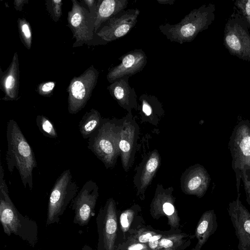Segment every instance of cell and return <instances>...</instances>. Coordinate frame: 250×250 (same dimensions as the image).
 <instances>
[{
	"mask_svg": "<svg viewBox=\"0 0 250 250\" xmlns=\"http://www.w3.org/2000/svg\"><path fill=\"white\" fill-rule=\"evenodd\" d=\"M7 150L6 161L11 173L15 167L18 170L24 188H33V170L37 161L32 149L17 123L10 119L7 125Z\"/></svg>",
	"mask_w": 250,
	"mask_h": 250,
	"instance_id": "1",
	"label": "cell"
},
{
	"mask_svg": "<svg viewBox=\"0 0 250 250\" xmlns=\"http://www.w3.org/2000/svg\"><path fill=\"white\" fill-rule=\"evenodd\" d=\"M0 220L3 231L7 235L19 236L34 247L38 241V228L36 222L21 214L16 208L9 195L1 164L0 166Z\"/></svg>",
	"mask_w": 250,
	"mask_h": 250,
	"instance_id": "2",
	"label": "cell"
},
{
	"mask_svg": "<svg viewBox=\"0 0 250 250\" xmlns=\"http://www.w3.org/2000/svg\"><path fill=\"white\" fill-rule=\"evenodd\" d=\"M215 4H204L191 10L179 22L161 24L159 30L171 42H191L200 32L208 28L215 20Z\"/></svg>",
	"mask_w": 250,
	"mask_h": 250,
	"instance_id": "3",
	"label": "cell"
},
{
	"mask_svg": "<svg viewBox=\"0 0 250 250\" xmlns=\"http://www.w3.org/2000/svg\"><path fill=\"white\" fill-rule=\"evenodd\" d=\"M112 121L103 119L88 141V148L106 168L113 167L120 155L119 142L121 124Z\"/></svg>",
	"mask_w": 250,
	"mask_h": 250,
	"instance_id": "4",
	"label": "cell"
},
{
	"mask_svg": "<svg viewBox=\"0 0 250 250\" xmlns=\"http://www.w3.org/2000/svg\"><path fill=\"white\" fill-rule=\"evenodd\" d=\"M231 166L235 174L236 186L239 193L243 171L250 173V121L241 119L235 125L229 142Z\"/></svg>",
	"mask_w": 250,
	"mask_h": 250,
	"instance_id": "5",
	"label": "cell"
},
{
	"mask_svg": "<svg viewBox=\"0 0 250 250\" xmlns=\"http://www.w3.org/2000/svg\"><path fill=\"white\" fill-rule=\"evenodd\" d=\"M233 10L225 25L223 45L231 55L250 62V27L234 7Z\"/></svg>",
	"mask_w": 250,
	"mask_h": 250,
	"instance_id": "6",
	"label": "cell"
},
{
	"mask_svg": "<svg viewBox=\"0 0 250 250\" xmlns=\"http://www.w3.org/2000/svg\"><path fill=\"white\" fill-rule=\"evenodd\" d=\"M79 187L69 169L64 170L56 181L50 193L46 225L58 223L67 206L78 193Z\"/></svg>",
	"mask_w": 250,
	"mask_h": 250,
	"instance_id": "7",
	"label": "cell"
},
{
	"mask_svg": "<svg viewBox=\"0 0 250 250\" xmlns=\"http://www.w3.org/2000/svg\"><path fill=\"white\" fill-rule=\"evenodd\" d=\"M99 76V71L91 65L81 75L74 77L71 80L67 88L69 113L76 114L85 106L96 85Z\"/></svg>",
	"mask_w": 250,
	"mask_h": 250,
	"instance_id": "8",
	"label": "cell"
},
{
	"mask_svg": "<svg viewBox=\"0 0 250 250\" xmlns=\"http://www.w3.org/2000/svg\"><path fill=\"white\" fill-rule=\"evenodd\" d=\"M72 6L68 12V26L75 41L73 47L82 46L93 39L95 18L88 10L76 0H72Z\"/></svg>",
	"mask_w": 250,
	"mask_h": 250,
	"instance_id": "9",
	"label": "cell"
},
{
	"mask_svg": "<svg viewBox=\"0 0 250 250\" xmlns=\"http://www.w3.org/2000/svg\"><path fill=\"white\" fill-rule=\"evenodd\" d=\"M96 222L99 235L97 250H114L118 222L116 203L113 198L108 199L100 208Z\"/></svg>",
	"mask_w": 250,
	"mask_h": 250,
	"instance_id": "10",
	"label": "cell"
},
{
	"mask_svg": "<svg viewBox=\"0 0 250 250\" xmlns=\"http://www.w3.org/2000/svg\"><path fill=\"white\" fill-rule=\"evenodd\" d=\"M98 197L97 184L91 180L87 181L73 200L72 209L74 212V224L81 227L88 224L94 214Z\"/></svg>",
	"mask_w": 250,
	"mask_h": 250,
	"instance_id": "11",
	"label": "cell"
},
{
	"mask_svg": "<svg viewBox=\"0 0 250 250\" xmlns=\"http://www.w3.org/2000/svg\"><path fill=\"white\" fill-rule=\"evenodd\" d=\"M140 12L137 8L122 11L104 23L96 35L105 43L125 36L136 25Z\"/></svg>",
	"mask_w": 250,
	"mask_h": 250,
	"instance_id": "12",
	"label": "cell"
},
{
	"mask_svg": "<svg viewBox=\"0 0 250 250\" xmlns=\"http://www.w3.org/2000/svg\"><path fill=\"white\" fill-rule=\"evenodd\" d=\"M240 193L230 202L229 215L238 240V250H250V212L240 200Z\"/></svg>",
	"mask_w": 250,
	"mask_h": 250,
	"instance_id": "13",
	"label": "cell"
},
{
	"mask_svg": "<svg viewBox=\"0 0 250 250\" xmlns=\"http://www.w3.org/2000/svg\"><path fill=\"white\" fill-rule=\"evenodd\" d=\"M173 190L172 188L165 189L162 185H158L150 205V211L155 219L166 216L168 225L172 229H176L180 226V217L172 195Z\"/></svg>",
	"mask_w": 250,
	"mask_h": 250,
	"instance_id": "14",
	"label": "cell"
},
{
	"mask_svg": "<svg viewBox=\"0 0 250 250\" xmlns=\"http://www.w3.org/2000/svg\"><path fill=\"white\" fill-rule=\"evenodd\" d=\"M131 117V113H128L121 124L119 135V147L122 165L125 171L133 163L138 134V126Z\"/></svg>",
	"mask_w": 250,
	"mask_h": 250,
	"instance_id": "15",
	"label": "cell"
},
{
	"mask_svg": "<svg viewBox=\"0 0 250 250\" xmlns=\"http://www.w3.org/2000/svg\"><path fill=\"white\" fill-rule=\"evenodd\" d=\"M121 62L112 68L106 75L107 81L112 83L125 76H131L143 70L147 63V57L142 49L131 50L123 55Z\"/></svg>",
	"mask_w": 250,
	"mask_h": 250,
	"instance_id": "16",
	"label": "cell"
},
{
	"mask_svg": "<svg viewBox=\"0 0 250 250\" xmlns=\"http://www.w3.org/2000/svg\"><path fill=\"white\" fill-rule=\"evenodd\" d=\"M210 177L206 169L196 164L187 169L181 177V188L187 194L201 198L206 193L210 182Z\"/></svg>",
	"mask_w": 250,
	"mask_h": 250,
	"instance_id": "17",
	"label": "cell"
},
{
	"mask_svg": "<svg viewBox=\"0 0 250 250\" xmlns=\"http://www.w3.org/2000/svg\"><path fill=\"white\" fill-rule=\"evenodd\" d=\"M129 77L125 76L116 80L107 89L120 106L131 113L132 109H137L138 104L135 89L129 84Z\"/></svg>",
	"mask_w": 250,
	"mask_h": 250,
	"instance_id": "18",
	"label": "cell"
},
{
	"mask_svg": "<svg viewBox=\"0 0 250 250\" xmlns=\"http://www.w3.org/2000/svg\"><path fill=\"white\" fill-rule=\"evenodd\" d=\"M20 74L19 62L16 52L7 69L2 72L0 69V87L4 94L1 100L9 101L17 100L19 98Z\"/></svg>",
	"mask_w": 250,
	"mask_h": 250,
	"instance_id": "19",
	"label": "cell"
},
{
	"mask_svg": "<svg viewBox=\"0 0 250 250\" xmlns=\"http://www.w3.org/2000/svg\"><path fill=\"white\" fill-rule=\"evenodd\" d=\"M160 163V157L157 150H155L146 157L138 167L134 182L137 189V195L142 200L144 193L157 170Z\"/></svg>",
	"mask_w": 250,
	"mask_h": 250,
	"instance_id": "20",
	"label": "cell"
},
{
	"mask_svg": "<svg viewBox=\"0 0 250 250\" xmlns=\"http://www.w3.org/2000/svg\"><path fill=\"white\" fill-rule=\"evenodd\" d=\"M218 228L217 217L213 209L204 212L201 216L195 231L197 243L193 250H200Z\"/></svg>",
	"mask_w": 250,
	"mask_h": 250,
	"instance_id": "21",
	"label": "cell"
},
{
	"mask_svg": "<svg viewBox=\"0 0 250 250\" xmlns=\"http://www.w3.org/2000/svg\"><path fill=\"white\" fill-rule=\"evenodd\" d=\"M128 3L127 0H98L95 21V33L109 19L124 10Z\"/></svg>",
	"mask_w": 250,
	"mask_h": 250,
	"instance_id": "22",
	"label": "cell"
},
{
	"mask_svg": "<svg viewBox=\"0 0 250 250\" xmlns=\"http://www.w3.org/2000/svg\"><path fill=\"white\" fill-rule=\"evenodd\" d=\"M139 101L140 104H138L137 109L140 111L143 119L154 121V119L158 120L164 114L162 104L155 96L143 94L139 97Z\"/></svg>",
	"mask_w": 250,
	"mask_h": 250,
	"instance_id": "23",
	"label": "cell"
},
{
	"mask_svg": "<svg viewBox=\"0 0 250 250\" xmlns=\"http://www.w3.org/2000/svg\"><path fill=\"white\" fill-rule=\"evenodd\" d=\"M103 119L100 112L93 108L86 112L80 122V132L84 139L89 138L100 126Z\"/></svg>",
	"mask_w": 250,
	"mask_h": 250,
	"instance_id": "24",
	"label": "cell"
},
{
	"mask_svg": "<svg viewBox=\"0 0 250 250\" xmlns=\"http://www.w3.org/2000/svg\"><path fill=\"white\" fill-rule=\"evenodd\" d=\"M17 22L21 40L27 49H30L32 35L30 24L24 18H19Z\"/></svg>",
	"mask_w": 250,
	"mask_h": 250,
	"instance_id": "25",
	"label": "cell"
},
{
	"mask_svg": "<svg viewBox=\"0 0 250 250\" xmlns=\"http://www.w3.org/2000/svg\"><path fill=\"white\" fill-rule=\"evenodd\" d=\"M186 236L184 233L165 234L160 240L157 250L177 248L182 244L183 239Z\"/></svg>",
	"mask_w": 250,
	"mask_h": 250,
	"instance_id": "26",
	"label": "cell"
},
{
	"mask_svg": "<svg viewBox=\"0 0 250 250\" xmlns=\"http://www.w3.org/2000/svg\"><path fill=\"white\" fill-rule=\"evenodd\" d=\"M36 123L40 131L43 135L51 138H56L58 137L54 125L44 116L38 115Z\"/></svg>",
	"mask_w": 250,
	"mask_h": 250,
	"instance_id": "27",
	"label": "cell"
},
{
	"mask_svg": "<svg viewBox=\"0 0 250 250\" xmlns=\"http://www.w3.org/2000/svg\"><path fill=\"white\" fill-rule=\"evenodd\" d=\"M45 5L50 17L57 22L62 15V1L61 0H48L45 1Z\"/></svg>",
	"mask_w": 250,
	"mask_h": 250,
	"instance_id": "28",
	"label": "cell"
},
{
	"mask_svg": "<svg viewBox=\"0 0 250 250\" xmlns=\"http://www.w3.org/2000/svg\"><path fill=\"white\" fill-rule=\"evenodd\" d=\"M157 234L155 231L146 230L144 229H138L129 238V241L147 244L150 238Z\"/></svg>",
	"mask_w": 250,
	"mask_h": 250,
	"instance_id": "29",
	"label": "cell"
},
{
	"mask_svg": "<svg viewBox=\"0 0 250 250\" xmlns=\"http://www.w3.org/2000/svg\"><path fill=\"white\" fill-rule=\"evenodd\" d=\"M135 212L133 209H127L124 211L120 217V228L123 232L129 229L134 217Z\"/></svg>",
	"mask_w": 250,
	"mask_h": 250,
	"instance_id": "30",
	"label": "cell"
},
{
	"mask_svg": "<svg viewBox=\"0 0 250 250\" xmlns=\"http://www.w3.org/2000/svg\"><path fill=\"white\" fill-rule=\"evenodd\" d=\"M234 7L244 18L250 27V0H237Z\"/></svg>",
	"mask_w": 250,
	"mask_h": 250,
	"instance_id": "31",
	"label": "cell"
},
{
	"mask_svg": "<svg viewBox=\"0 0 250 250\" xmlns=\"http://www.w3.org/2000/svg\"><path fill=\"white\" fill-rule=\"evenodd\" d=\"M55 82H44L38 85L36 91L40 95L45 97L50 96L55 87Z\"/></svg>",
	"mask_w": 250,
	"mask_h": 250,
	"instance_id": "32",
	"label": "cell"
},
{
	"mask_svg": "<svg viewBox=\"0 0 250 250\" xmlns=\"http://www.w3.org/2000/svg\"><path fill=\"white\" fill-rule=\"evenodd\" d=\"M246 194V201L250 206V173L244 171L242 174V178Z\"/></svg>",
	"mask_w": 250,
	"mask_h": 250,
	"instance_id": "33",
	"label": "cell"
},
{
	"mask_svg": "<svg viewBox=\"0 0 250 250\" xmlns=\"http://www.w3.org/2000/svg\"><path fill=\"white\" fill-rule=\"evenodd\" d=\"M124 250H150L146 244L129 241Z\"/></svg>",
	"mask_w": 250,
	"mask_h": 250,
	"instance_id": "34",
	"label": "cell"
},
{
	"mask_svg": "<svg viewBox=\"0 0 250 250\" xmlns=\"http://www.w3.org/2000/svg\"><path fill=\"white\" fill-rule=\"evenodd\" d=\"M83 1L87 6L89 12L95 18L96 17L97 10L98 0H84Z\"/></svg>",
	"mask_w": 250,
	"mask_h": 250,
	"instance_id": "35",
	"label": "cell"
},
{
	"mask_svg": "<svg viewBox=\"0 0 250 250\" xmlns=\"http://www.w3.org/2000/svg\"><path fill=\"white\" fill-rule=\"evenodd\" d=\"M28 2V0H15L14 1V7L16 10L21 11L25 4Z\"/></svg>",
	"mask_w": 250,
	"mask_h": 250,
	"instance_id": "36",
	"label": "cell"
},
{
	"mask_svg": "<svg viewBox=\"0 0 250 250\" xmlns=\"http://www.w3.org/2000/svg\"><path fill=\"white\" fill-rule=\"evenodd\" d=\"M160 4L172 5L175 2L174 0H157Z\"/></svg>",
	"mask_w": 250,
	"mask_h": 250,
	"instance_id": "37",
	"label": "cell"
},
{
	"mask_svg": "<svg viewBox=\"0 0 250 250\" xmlns=\"http://www.w3.org/2000/svg\"><path fill=\"white\" fill-rule=\"evenodd\" d=\"M81 250H94L90 247L89 246L87 245H84Z\"/></svg>",
	"mask_w": 250,
	"mask_h": 250,
	"instance_id": "38",
	"label": "cell"
},
{
	"mask_svg": "<svg viewBox=\"0 0 250 250\" xmlns=\"http://www.w3.org/2000/svg\"><path fill=\"white\" fill-rule=\"evenodd\" d=\"M177 250V248L163 249V250Z\"/></svg>",
	"mask_w": 250,
	"mask_h": 250,
	"instance_id": "39",
	"label": "cell"
}]
</instances>
